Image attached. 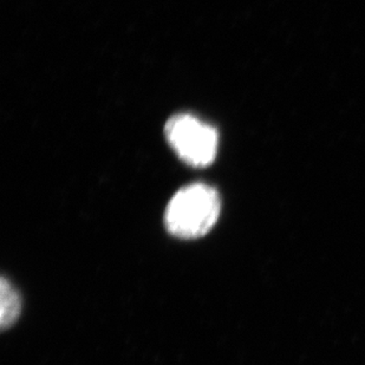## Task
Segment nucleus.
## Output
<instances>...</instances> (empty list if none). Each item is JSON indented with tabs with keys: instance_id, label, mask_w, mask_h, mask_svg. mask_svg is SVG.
Instances as JSON below:
<instances>
[{
	"instance_id": "nucleus-1",
	"label": "nucleus",
	"mask_w": 365,
	"mask_h": 365,
	"mask_svg": "<svg viewBox=\"0 0 365 365\" xmlns=\"http://www.w3.org/2000/svg\"><path fill=\"white\" fill-rule=\"evenodd\" d=\"M221 199L213 187L193 183L183 187L170 199L165 210L167 231L180 239H197L217 224Z\"/></svg>"
},
{
	"instance_id": "nucleus-2",
	"label": "nucleus",
	"mask_w": 365,
	"mask_h": 365,
	"mask_svg": "<svg viewBox=\"0 0 365 365\" xmlns=\"http://www.w3.org/2000/svg\"><path fill=\"white\" fill-rule=\"evenodd\" d=\"M169 145L192 167H207L217 158L219 136L213 127L190 114L174 115L165 125Z\"/></svg>"
},
{
	"instance_id": "nucleus-3",
	"label": "nucleus",
	"mask_w": 365,
	"mask_h": 365,
	"mask_svg": "<svg viewBox=\"0 0 365 365\" xmlns=\"http://www.w3.org/2000/svg\"><path fill=\"white\" fill-rule=\"evenodd\" d=\"M0 299H1V307H0V325L3 330H6L9 327L17 322L21 311V300L19 293L9 280L3 277L1 283H0Z\"/></svg>"
}]
</instances>
